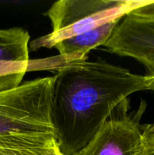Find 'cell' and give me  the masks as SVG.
Returning <instances> with one entry per match:
<instances>
[{"mask_svg":"<svg viewBox=\"0 0 154 155\" xmlns=\"http://www.w3.org/2000/svg\"><path fill=\"white\" fill-rule=\"evenodd\" d=\"M145 90L144 76L102 59L60 64L51 99V121L60 152L76 154L123 100Z\"/></svg>","mask_w":154,"mask_h":155,"instance_id":"1","label":"cell"},{"mask_svg":"<svg viewBox=\"0 0 154 155\" xmlns=\"http://www.w3.org/2000/svg\"><path fill=\"white\" fill-rule=\"evenodd\" d=\"M149 0H59L46 16L52 30L29 44L32 50L51 48L58 42L86 33L112 20L122 18Z\"/></svg>","mask_w":154,"mask_h":155,"instance_id":"2","label":"cell"},{"mask_svg":"<svg viewBox=\"0 0 154 155\" xmlns=\"http://www.w3.org/2000/svg\"><path fill=\"white\" fill-rule=\"evenodd\" d=\"M53 77L21 83L0 92V134L45 133L55 136L51 121Z\"/></svg>","mask_w":154,"mask_h":155,"instance_id":"3","label":"cell"},{"mask_svg":"<svg viewBox=\"0 0 154 155\" xmlns=\"http://www.w3.org/2000/svg\"><path fill=\"white\" fill-rule=\"evenodd\" d=\"M146 104L142 101L134 114H128L125 98L85 148L75 155H141L143 135L140 120Z\"/></svg>","mask_w":154,"mask_h":155,"instance_id":"4","label":"cell"},{"mask_svg":"<svg viewBox=\"0 0 154 155\" xmlns=\"http://www.w3.org/2000/svg\"><path fill=\"white\" fill-rule=\"evenodd\" d=\"M110 52L135 59L143 65L147 75L154 74V19L127 13L104 45Z\"/></svg>","mask_w":154,"mask_h":155,"instance_id":"5","label":"cell"},{"mask_svg":"<svg viewBox=\"0 0 154 155\" xmlns=\"http://www.w3.org/2000/svg\"><path fill=\"white\" fill-rule=\"evenodd\" d=\"M121 19L112 20L90 31L56 44L54 48L62 58L61 64L87 60V54L91 50L104 45L107 42Z\"/></svg>","mask_w":154,"mask_h":155,"instance_id":"6","label":"cell"},{"mask_svg":"<svg viewBox=\"0 0 154 155\" xmlns=\"http://www.w3.org/2000/svg\"><path fill=\"white\" fill-rule=\"evenodd\" d=\"M57 145L55 136L51 133L0 134V155H43Z\"/></svg>","mask_w":154,"mask_h":155,"instance_id":"7","label":"cell"},{"mask_svg":"<svg viewBox=\"0 0 154 155\" xmlns=\"http://www.w3.org/2000/svg\"><path fill=\"white\" fill-rule=\"evenodd\" d=\"M30 34L21 27L0 29V62L30 64Z\"/></svg>","mask_w":154,"mask_h":155,"instance_id":"8","label":"cell"},{"mask_svg":"<svg viewBox=\"0 0 154 155\" xmlns=\"http://www.w3.org/2000/svg\"><path fill=\"white\" fill-rule=\"evenodd\" d=\"M30 64L0 62V92L17 87L22 83Z\"/></svg>","mask_w":154,"mask_h":155,"instance_id":"9","label":"cell"},{"mask_svg":"<svg viewBox=\"0 0 154 155\" xmlns=\"http://www.w3.org/2000/svg\"><path fill=\"white\" fill-rule=\"evenodd\" d=\"M130 13L140 18L154 19V1H148L146 4L130 11Z\"/></svg>","mask_w":154,"mask_h":155,"instance_id":"10","label":"cell"},{"mask_svg":"<svg viewBox=\"0 0 154 155\" xmlns=\"http://www.w3.org/2000/svg\"><path fill=\"white\" fill-rule=\"evenodd\" d=\"M141 155H154V136L143 137V148Z\"/></svg>","mask_w":154,"mask_h":155,"instance_id":"11","label":"cell"},{"mask_svg":"<svg viewBox=\"0 0 154 155\" xmlns=\"http://www.w3.org/2000/svg\"><path fill=\"white\" fill-rule=\"evenodd\" d=\"M141 131L143 137H153L154 136V123L151 124L141 125Z\"/></svg>","mask_w":154,"mask_h":155,"instance_id":"12","label":"cell"},{"mask_svg":"<svg viewBox=\"0 0 154 155\" xmlns=\"http://www.w3.org/2000/svg\"><path fill=\"white\" fill-rule=\"evenodd\" d=\"M144 84L146 90L154 92V74L144 76Z\"/></svg>","mask_w":154,"mask_h":155,"instance_id":"13","label":"cell"},{"mask_svg":"<svg viewBox=\"0 0 154 155\" xmlns=\"http://www.w3.org/2000/svg\"><path fill=\"white\" fill-rule=\"evenodd\" d=\"M43 155H63V154L60 152V149H59L58 146H57V145L56 146H54V148H51V150H49L48 152H46Z\"/></svg>","mask_w":154,"mask_h":155,"instance_id":"14","label":"cell"}]
</instances>
